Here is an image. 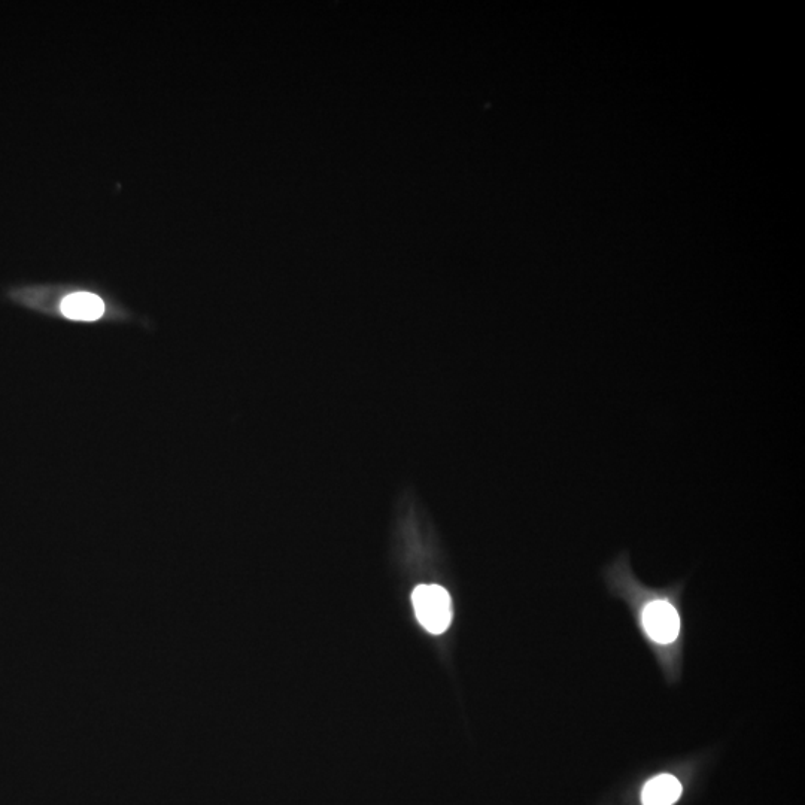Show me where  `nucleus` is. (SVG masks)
<instances>
[{"mask_svg":"<svg viewBox=\"0 0 805 805\" xmlns=\"http://www.w3.org/2000/svg\"><path fill=\"white\" fill-rule=\"evenodd\" d=\"M419 624L431 634H442L452 622L451 595L439 585H419L412 594Z\"/></svg>","mask_w":805,"mask_h":805,"instance_id":"obj_1","label":"nucleus"},{"mask_svg":"<svg viewBox=\"0 0 805 805\" xmlns=\"http://www.w3.org/2000/svg\"><path fill=\"white\" fill-rule=\"evenodd\" d=\"M643 625L650 639L656 643H673L679 636V613L670 601H650L643 610Z\"/></svg>","mask_w":805,"mask_h":805,"instance_id":"obj_2","label":"nucleus"},{"mask_svg":"<svg viewBox=\"0 0 805 805\" xmlns=\"http://www.w3.org/2000/svg\"><path fill=\"white\" fill-rule=\"evenodd\" d=\"M683 788L679 780L671 774L653 777L644 785L643 805H673L682 797Z\"/></svg>","mask_w":805,"mask_h":805,"instance_id":"obj_3","label":"nucleus"},{"mask_svg":"<svg viewBox=\"0 0 805 805\" xmlns=\"http://www.w3.org/2000/svg\"><path fill=\"white\" fill-rule=\"evenodd\" d=\"M105 306L99 297L91 293H74L63 300L62 312L72 320L94 321L102 317Z\"/></svg>","mask_w":805,"mask_h":805,"instance_id":"obj_4","label":"nucleus"}]
</instances>
